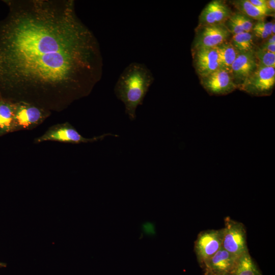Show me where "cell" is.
I'll list each match as a JSON object with an SVG mask.
<instances>
[{
    "instance_id": "obj_1",
    "label": "cell",
    "mask_w": 275,
    "mask_h": 275,
    "mask_svg": "<svg viewBox=\"0 0 275 275\" xmlns=\"http://www.w3.org/2000/svg\"><path fill=\"white\" fill-rule=\"evenodd\" d=\"M0 20V96L60 112L88 96L102 75L93 32L73 0H6Z\"/></svg>"
},
{
    "instance_id": "obj_2",
    "label": "cell",
    "mask_w": 275,
    "mask_h": 275,
    "mask_svg": "<svg viewBox=\"0 0 275 275\" xmlns=\"http://www.w3.org/2000/svg\"><path fill=\"white\" fill-rule=\"evenodd\" d=\"M154 80L153 73L144 63L132 62L123 70L114 87L116 97L124 104L125 113L133 120L138 106L143 104Z\"/></svg>"
},
{
    "instance_id": "obj_3",
    "label": "cell",
    "mask_w": 275,
    "mask_h": 275,
    "mask_svg": "<svg viewBox=\"0 0 275 275\" xmlns=\"http://www.w3.org/2000/svg\"><path fill=\"white\" fill-rule=\"evenodd\" d=\"M113 135L110 133L87 138L81 135L69 122L58 123L50 126L41 135L35 138L34 144L51 141L74 144L88 143L102 140L107 135Z\"/></svg>"
},
{
    "instance_id": "obj_4",
    "label": "cell",
    "mask_w": 275,
    "mask_h": 275,
    "mask_svg": "<svg viewBox=\"0 0 275 275\" xmlns=\"http://www.w3.org/2000/svg\"><path fill=\"white\" fill-rule=\"evenodd\" d=\"M51 114L49 111L31 103L15 102L12 132L32 130L44 122Z\"/></svg>"
},
{
    "instance_id": "obj_5",
    "label": "cell",
    "mask_w": 275,
    "mask_h": 275,
    "mask_svg": "<svg viewBox=\"0 0 275 275\" xmlns=\"http://www.w3.org/2000/svg\"><path fill=\"white\" fill-rule=\"evenodd\" d=\"M275 85V69L258 65L256 70L237 89L255 96L270 95Z\"/></svg>"
},
{
    "instance_id": "obj_6",
    "label": "cell",
    "mask_w": 275,
    "mask_h": 275,
    "mask_svg": "<svg viewBox=\"0 0 275 275\" xmlns=\"http://www.w3.org/2000/svg\"><path fill=\"white\" fill-rule=\"evenodd\" d=\"M222 229V247L240 257L249 252L246 244V231L244 225L227 216L225 219V226Z\"/></svg>"
},
{
    "instance_id": "obj_7",
    "label": "cell",
    "mask_w": 275,
    "mask_h": 275,
    "mask_svg": "<svg viewBox=\"0 0 275 275\" xmlns=\"http://www.w3.org/2000/svg\"><path fill=\"white\" fill-rule=\"evenodd\" d=\"M231 35L224 24L198 25L192 50L215 48L228 41Z\"/></svg>"
},
{
    "instance_id": "obj_8",
    "label": "cell",
    "mask_w": 275,
    "mask_h": 275,
    "mask_svg": "<svg viewBox=\"0 0 275 275\" xmlns=\"http://www.w3.org/2000/svg\"><path fill=\"white\" fill-rule=\"evenodd\" d=\"M222 229L200 232L195 241V250L199 262H206L222 246Z\"/></svg>"
},
{
    "instance_id": "obj_9",
    "label": "cell",
    "mask_w": 275,
    "mask_h": 275,
    "mask_svg": "<svg viewBox=\"0 0 275 275\" xmlns=\"http://www.w3.org/2000/svg\"><path fill=\"white\" fill-rule=\"evenodd\" d=\"M200 79L202 86L210 95H227L237 89L231 73L223 69Z\"/></svg>"
},
{
    "instance_id": "obj_10",
    "label": "cell",
    "mask_w": 275,
    "mask_h": 275,
    "mask_svg": "<svg viewBox=\"0 0 275 275\" xmlns=\"http://www.w3.org/2000/svg\"><path fill=\"white\" fill-rule=\"evenodd\" d=\"M232 13L231 9L224 2L212 1L201 12L199 25L224 24Z\"/></svg>"
},
{
    "instance_id": "obj_11",
    "label": "cell",
    "mask_w": 275,
    "mask_h": 275,
    "mask_svg": "<svg viewBox=\"0 0 275 275\" xmlns=\"http://www.w3.org/2000/svg\"><path fill=\"white\" fill-rule=\"evenodd\" d=\"M193 63L200 78L219 68L216 48H201L192 50Z\"/></svg>"
},
{
    "instance_id": "obj_12",
    "label": "cell",
    "mask_w": 275,
    "mask_h": 275,
    "mask_svg": "<svg viewBox=\"0 0 275 275\" xmlns=\"http://www.w3.org/2000/svg\"><path fill=\"white\" fill-rule=\"evenodd\" d=\"M222 246L205 264L206 273L232 274L238 259Z\"/></svg>"
},
{
    "instance_id": "obj_13",
    "label": "cell",
    "mask_w": 275,
    "mask_h": 275,
    "mask_svg": "<svg viewBox=\"0 0 275 275\" xmlns=\"http://www.w3.org/2000/svg\"><path fill=\"white\" fill-rule=\"evenodd\" d=\"M258 65L254 51L238 54L232 65L231 71L237 88L254 72Z\"/></svg>"
},
{
    "instance_id": "obj_14",
    "label": "cell",
    "mask_w": 275,
    "mask_h": 275,
    "mask_svg": "<svg viewBox=\"0 0 275 275\" xmlns=\"http://www.w3.org/2000/svg\"><path fill=\"white\" fill-rule=\"evenodd\" d=\"M15 102L0 96V136L12 132Z\"/></svg>"
},
{
    "instance_id": "obj_15",
    "label": "cell",
    "mask_w": 275,
    "mask_h": 275,
    "mask_svg": "<svg viewBox=\"0 0 275 275\" xmlns=\"http://www.w3.org/2000/svg\"><path fill=\"white\" fill-rule=\"evenodd\" d=\"M219 68L231 73V66L239 52L229 41L225 42L216 47Z\"/></svg>"
},
{
    "instance_id": "obj_16",
    "label": "cell",
    "mask_w": 275,
    "mask_h": 275,
    "mask_svg": "<svg viewBox=\"0 0 275 275\" xmlns=\"http://www.w3.org/2000/svg\"><path fill=\"white\" fill-rule=\"evenodd\" d=\"M254 35L252 32H242L233 35L229 41L239 53H244L255 50Z\"/></svg>"
},
{
    "instance_id": "obj_17",
    "label": "cell",
    "mask_w": 275,
    "mask_h": 275,
    "mask_svg": "<svg viewBox=\"0 0 275 275\" xmlns=\"http://www.w3.org/2000/svg\"><path fill=\"white\" fill-rule=\"evenodd\" d=\"M232 275H261L249 252L239 257Z\"/></svg>"
},
{
    "instance_id": "obj_18",
    "label": "cell",
    "mask_w": 275,
    "mask_h": 275,
    "mask_svg": "<svg viewBox=\"0 0 275 275\" xmlns=\"http://www.w3.org/2000/svg\"><path fill=\"white\" fill-rule=\"evenodd\" d=\"M232 4L238 12L252 19L257 21L264 20L268 15L252 5L249 0H237L232 1Z\"/></svg>"
},
{
    "instance_id": "obj_19",
    "label": "cell",
    "mask_w": 275,
    "mask_h": 275,
    "mask_svg": "<svg viewBox=\"0 0 275 275\" xmlns=\"http://www.w3.org/2000/svg\"><path fill=\"white\" fill-rule=\"evenodd\" d=\"M258 64L265 67L275 68V53L262 50L259 47L254 50Z\"/></svg>"
},
{
    "instance_id": "obj_20",
    "label": "cell",
    "mask_w": 275,
    "mask_h": 275,
    "mask_svg": "<svg viewBox=\"0 0 275 275\" xmlns=\"http://www.w3.org/2000/svg\"><path fill=\"white\" fill-rule=\"evenodd\" d=\"M232 16L237 23L242 28L244 32H252L255 24L253 22V19L239 12L232 13Z\"/></svg>"
},
{
    "instance_id": "obj_21",
    "label": "cell",
    "mask_w": 275,
    "mask_h": 275,
    "mask_svg": "<svg viewBox=\"0 0 275 275\" xmlns=\"http://www.w3.org/2000/svg\"><path fill=\"white\" fill-rule=\"evenodd\" d=\"M224 25L230 33L233 35L244 32L242 28L237 23L232 15L226 21Z\"/></svg>"
},
{
    "instance_id": "obj_22",
    "label": "cell",
    "mask_w": 275,
    "mask_h": 275,
    "mask_svg": "<svg viewBox=\"0 0 275 275\" xmlns=\"http://www.w3.org/2000/svg\"><path fill=\"white\" fill-rule=\"evenodd\" d=\"M273 22H274L273 21H266L264 19L257 21V22L255 23L254 25L264 30L269 35V36H270L272 35L271 33V29Z\"/></svg>"
},
{
    "instance_id": "obj_23",
    "label": "cell",
    "mask_w": 275,
    "mask_h": 275,
    "mask_svg": "<svg viewBox=\"0 0 275 275\" xmlns=\"http://www.w3.org/2000/svg\"><path fill=\"white\" fill-rule=\"evenodd\" d=\"M249 2L259 9L265 12L268 15L270 14L266 8V0H249Z\"/></svg>"
},
{
    "instance_id": "obj_24",
    "label": "cell",
    "mask_w": 275,
    "mask_h": 275,
    "mask_svg": "<svg viewBox=\"0 0 275 275\" xmlns=\"http://www.w3.org/2000/svg\"><path fill=\"white\" fill-rule=\"evenodd\" d=\"M142 229L144 232L148 235H153L155 233L154 225L150 222L144 223L142 226Z\"/></svg>"
},
{
    "instance_id": "obj_25",
    "label": "cell",
    "mask_w": 275,
    "mask_h": 275,
    "mask_svg": "<svg viewBox=\"0 0 275 275\" xmlns=\"http://www.w3.org/2000/svg\"><path fill=\"white\" fill-rule=\"evenodd\" d=\"M259 48L262 50L275 53V43L269 44L263 43Z\"/></svg>"
},
{
    "instance_id": "obj_26",
    "label": "cell",
    "mask_w": 275,
    "mask_h": 275,
    "mask_svg": "<svg viewBox=\"0 0 275 275\" xmlns=\"http://www.w3.org/2000/svg\"><path fill=\"white\" fill-rule=\"evenodd\" d=\"M266 4L267 11L270 14H273L275 10V1L266 0Z\"/></svg>"
},
{
    "instance_id": "obj_27",
    "label": "cell",
    "mask_w": 275,
    "mask_h": 275,
    "mask_svg": "<svg viewBox=\"0 0 275 275\" xmlns=\"http://www.w3.org/2000/svg\"><path fill=\"white\" fill-rule=\"evenodd\" d=\"M263 43L268 44L275 43V35H273L269 36L268 38L265 39V41Z\"/></svg>"
},
{
    "instance_id": "obj_28",
    "label": "cell",
    "mask_w": 275,
    "mask_h": 275,
    "mask_svg": "<svg viewBox=\"0 0 275 275\" xmlns=\"http://www.w3.org/2000/svg\"><path fill=\"white\" fill-rule=\"evenodd\" d=\"M274 28H275V25H274V22H273L272 26V29H271V33L272 35H274V33H275Z\"/></svg>"
},
{
    "instance_id": "obj_29",
    "label": "cell",
    "mask_w": 275,
    "mask_h": 275,
    "mask_svg": "<svg viewBox=\"0 0 275 275\" xmlns=\"http://www.w3.org/2000/svg\"><path fill=\"white\" fill-rule=\"evenodd\" d=\"M205 275H232V274H231V273H227V274H210V273H205Z\"/></svg>"
},
{
    "instance_id": "obj_30",
    "label": "cell",
    "mask_w": 275,
    "mask_h": 275,
    "mask_svg": "<svg viewBox=\"0 0 275 275\" xmlns=\"http://www.w3.org/2000/svg\"><path fill=\"white\" fill-rule=\"evenodd\" d=\"M6 264L4 263H0V266H5Z\"/></svg>"
}]
</instances>
